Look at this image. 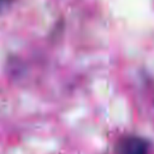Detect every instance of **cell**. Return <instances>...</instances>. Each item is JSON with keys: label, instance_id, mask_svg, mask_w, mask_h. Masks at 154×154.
Here are the masks:
<instances>
[{"label": "cell", "instance_id": "obj_1", "mask_svg": "<svg viewBox=\"0 0 154 154\" xmlns=\"http://www.w3.org/2000/svg\"><path fill=\"white\" fill-rule=\"evenodd\" d=\"M119 154H148V143L137 136H129L120 141Z\"/></svg>", "mask_w": 154, "mask_h": 154}]
</instances>
